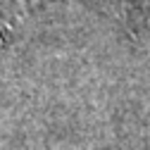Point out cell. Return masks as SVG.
<instances>
[{"label": "cell", "mask_w": 150, "mask_h": 150, "mask_svg": "<svg viewBox=\"0 0 150 150\" xmlns=\"http://www.w3.org/2000/svg\"><path fill=\"white\" fill-rule=\"evenodd\" d=\"M138 41H150V0H86Z\"/></svg>", "instance_id": "6da1fadb"}, {"label": "cell", "mask_w": 150, "mask_h": 150, "mask_svg": "<svg viewBox=\"0 0 150 150\" xmlns=\"http://www.w3.org/2000/svg\"><path fill=\"white\" fill-rule=\"evenodd\" d=\"M57 3H64V0H0V31L10 38V33L19 24H24L31 14Z\"/></svg>", "instance_id": "7a4b0ae2"}, {"label": "cell", "mask_w": 150, "mask_h": 150, "mask_svg": "<svg viewBox=\"0 0 150 150\" xmlns=\"http://www.w3.org/2000/svg\"><path fill=\"white\" fill-rule=\"evenodd\" d=\"M5 41H7V36H5L3 31H0V48H3V45H5Z\"/></svg>", "instance_id": "3957f363"}]
</instances>
